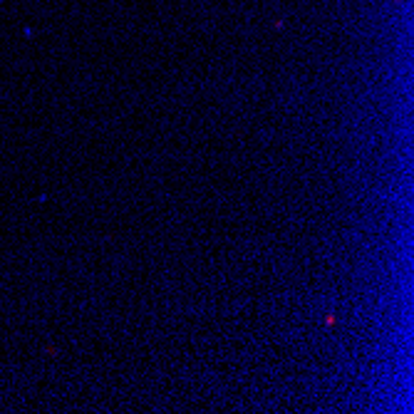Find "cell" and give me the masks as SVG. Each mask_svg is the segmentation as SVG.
<instances>
[{"instance_id":"6da1fadb","label":"cell","mask_w":414,"mask_h":414,"mask_svg":"<svg viewBox=\"0 0 414 414\" xmlns=\"http://www.w3.org/2000/svg\"><path fill=\"white\" fill-rule=\"evenodd\" d=\"M335 322V315H325V325H333Z\"/></svg>"}]
</instances>
